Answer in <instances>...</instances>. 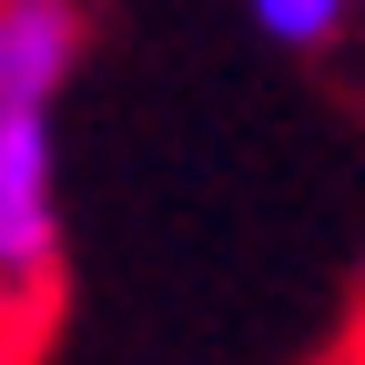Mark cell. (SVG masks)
Listing matches in <instances>:
<instances>
[{
	"label": "cell",
	"instance_id": "3957f363",
	"mask_svg": "<svg viewBox=\"0 0 365 365\" xmlns=\"http://www.w3.org/2000/svg\"><path fill=\"white\" fill-rule=\"evenodd\" d=\"M244 11H254V31H264V41H284V51H325V41L345 31L355 0H244Z\"/></svg>",
	"mask_w": 365,
	"mask_h": 365
},
{
	"label": "cell",
	"instance_id": "6da1fadb",
	"mask_svg": "<svg viewBox=\"0 0 365 365\" xmlns=\"http://www.w3.org/2000/svg\"><path fill=\"white\" fill-rule=\"evenodd\" d=\"M61 264V153L41 102H0V274L11 304L41 314V284Z\"/></svg>",
	"mask_w": 365,
	"mask_h": 365
},
{
	"label": "cell",
	"instance_id": "7a4b0ae2",
	"mask_svg": "<svg viewBox=\"0 0 365 365\" xmlns=\"http://www.w3.org/2000/svg\"><path fill=\"white\" fill-rule=\"evenodd\" d=\"M81 61V0H0V102H61Z\"/></svg>",
	"mask_w": 365,
	"mask_h": 365
}]
</instances>
